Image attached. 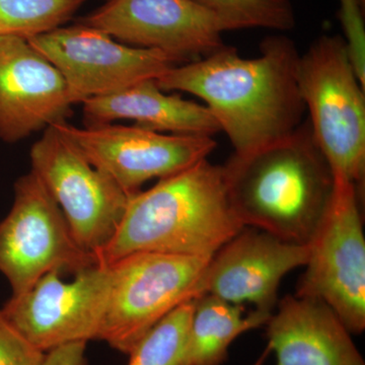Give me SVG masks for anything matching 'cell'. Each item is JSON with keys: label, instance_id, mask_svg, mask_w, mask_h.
<instances>
[{"label": "cell", "instance_id": "obj_1", "mask_svg": "<svg viewBox=\"0 0 365 365\" xmlns=\"http://www.w3.org/2000/svg\"><path fill=\"white\" fill-rule=\"evenodd\" d=\"M300 54L294 41L272 35L260 55L244 58L230 46L179 64L157 81L205 103L235 155H246L289 135L302 123L306 106L299 86Z\"/></svg>", "mask_w": 365, "mask_h": 365}, {"label": "cell", "instance_id": "obj_2", "mask_svg": "<svg viewBox=\"0 0 365 365\" xmlns=\"http://www.w3.org/2000/svg\"><path fill=\"white\" fill-rule=\"evenodd\" d=\"M235 215L245 227L309 245L332 202L335 180L309 120L289 135L223 165Z\"/></svg>", "mask_w": 365, "mask_h": 365}, {"label": "cell", "instance_id": "obj_3", "mask_svg": "<svg viewBox=\"0 0 365 365\" xmlns=\"http://www.w3.org/2000/svg\"><path fill=\"white\" fill-rule=\"evenodd\" d=\"M244 227L223 165L204 160L133 194L98 260L112 264L141 252L212 257Z\"/></svg>", "mask_w": 365, "mask_h": 365}, {"label": "cell", "instance_id": "obj_4", "mask_svg": "<svg viewBox=\"0 0 365 365\" xmlns=\"http://www.w3.org/2000/svg\"><path fill=\"white\" fill-rule=\"evenodd\" d=\"M299 86L314 139L334 180L352 182L364 195V86L344 38L321 36L300 55Z\"/></svg>", "mask_w": 365, "mask_h": 365}, {"label": "cell", "instance_id": "obj_5", "mask_svg": "<svg viewBox=\"0 0 365 365\" xmlns=\"http://www.w3.org/2000/svg\"><path fill=\"white\" fill-rule=\"evenodd\" d=\"M211 258L141 252L108 264L111 288L98 340L129 354L158 322L204 294Z\"/></svg>", "mask_w": 365, "mask_h": 365}, {"label": "cell", "instance_id": "obj_6", "mask_svg": "<svg viewBox=\"0 0 365 365\" xmlns=\"http://www.w3.org/2000/svg\"><path fill=\"white\" fill-rule=\"evenodd\" d=\"M101 264L72 235L66 216L31 170L14 184V200L0 222V273L16 297L46 274L76 275Z\"/></svg>", "mask_w": 365, "mask_h": 365}, {"label": "cell", "instance_id": "obj_7", "mask_svg": "<svg viewBox=\"0 0 365 365\" xmlns=\"http://www.w3.org/2000/svg\"><path fill=\"white\" fill-rule=\"evenodd\" d=\"M30 157L31 170L58 204L76 241L98 258L133 194L91 165L56 124L43 131Z\"/></svg>", "mask_w": 365, "mask_h": 365}, {"label": "cell", "instance_id": "obj_8", "mask_svg": "<svg viewBox=\"0 0 365 365\" xmlns=\"http://www.w3.org/2000/svg\"><path fill=\"white\" fill-rule=\"evenodd\" d=\"M359 190L335 180L332 202L312 241L294 295L321 300L351 334L365 330V239Z\"/></svg>", "mask_w": 365, "mask_h": 365}, {"label": "cell", "instance_id": "obj_9", "mask_svg": "<svg viewBox=\"0 0 365 365\" xmlns=\"http://www.w3.org/2000/svg\"><path fill=\"white\" fill-rule=\"evenodd\" d=\"M58 69L74 105L111 95L182 64L160 50L117 42L97 29L60 26L28 40Z\"/></svg>", "mask_w": 365, "mask_h": 365}, {"label": "cell", "instance_id": "obj_10", "mask_svg": "<svg viewBox=\"0 0 365 365\" xmlns=\"http://www.w3.org/2000/svg\"><path fill=\"white\" fill-rule=\"evenodd\" d=\"M46 274L25 294L11 297L1 309L6 318L41 351L71 343L98 340L111 288V268L98 264L76 274Z\"/></svg>", "mask_w": 365, "mask_h": 365}, {"label": "cell", "instance_id": "obj_11", "mask_svg": "<svg viewBox=\"0 0 365 365\" xmlns=\"http://www.w3.org/2000/svg\"><path fill=\"white\" fill-rule=\"evenodd\" d=\"M56 125L91 165L130 194L150 180L172 176L207 160L217 145L211 136L160 133L136 125Z\"/></svg>", "mask_w": 365, "mask_h": 365}, {"label": "cell", "instance_id": "obj_12", "mask_svg": "<svg viewBox=\"0 0 365 365\" xmlns=\"http://www.w3.org/2000/svg\"><path fill=\"white\" fill-rule=\"evenodd\" d=\"M78 24L123 44L160 50L182 63L222 48L227 25L193 0H108Z\"/></svg>", "mask_w": 365, "mask_h": 365}, {"label": "cell", "instance_id": "obj_13", "mask_svg": "<svg viewBox=\"0 0 365 365\" xmlns=\"http://www.w3.org/2000/svg\"><path fill=\"white\" fill-rule=\"evenodd\" d=\"M311 245L283 241L259 228L244 227L209 261L204 294L273 314L281 280L306 265Z\"/></svg>", "mask_w": 365, "mask_h": 365}, {"label": "cell", "instance_id": "obj_14", "mask_svg": "<svg viewBox=\"0 0 365 365\" xmlns=\"http://www.w3.org/2000/svg\"><path fill=\"white\" fill-rule=\"evenodd\" d=\"M73 105L58 69L28 40L0 37V139L18 143L66 122Z\"/></svg>", "mask_w": 365, "mask_h": 365}, {"label": "cell", "instance_id": "obj_15", "mask_svg": "<svg viewBox=\"0 0 365 365\" xmlns=\"http://www.w3.org/2000/svg\"><path fill=\"white\" fill-rule=\"evenodd\" d=\"M266 324L276 365H365L352 334L321 300L287 295Z\"/></svg>", "mask_w": 365, "mask_h": 365}, {"label": "cell", "instance_id": "obj_16", "mask_svg": "<svg viewBox=\"0 0 365 365\" xmlns=\"http://www.w3.org/2000/svg\"><path fill=\"white\" fill-rule=\"evenodd\" d=\"M163 91L155 79H145L111 95L88 98L83 103L86 126L128 119L160 133L213 137L222 131L205 105Z\"/></svg>", "mask_w": 365, "mask_h": 365}, {"label": "cell", "instance_id": "obj_17", "mask_svg": "<svg viewBox=\"0 0 365 365\" xmlns=\"http://www.w3.org/2000/svg\"><path fill=\"white\" fill-rule=\"evenodd\" d=\"M272 314L254 309L245 314L244 306L215 295L197 297L189 334L191 365H222L228 348L242 334L265 326Z\"/></svg>", "mask_w": 365, "mask_h": 365}, {"label": "cell", "instance_id": "obj_18", "mask_svg": "<svg viewBox=\"0 0 365 365\" xmlns=\"http://www.w3.org/2000/svg\"><path fill=\"white\" fill-rule=\"evenodd\" d=\"M195 300L184 302L150 329L129 353L128 365H191L189 334Z\"/></svg>", "mask_w": 365, "mask_h": 365}, {"label": "cell", "instance_id": "obj_19", "mask_svg": "<svg viewBox=\"0 0 365 365\" xmlns=\"http://www.w3.org/2000/svg\"><path fill=\"white\" fill-rule=\"evenodd\" d=\"M86 0H0V37L30 40L71 20Z\"/></svg>", "mask_w": 365, "mask_h": 365}, {"label": "cell", "instance_id": "obj_20", "mask_svg": "<svg viewBox=\"0 0 365 365\" xmlns=\"http://www.w3.org/2000/svg\"><path fill=\"white\" fill-rule=\"evenodd\" d=\"M215 14L228 31L262 28L292 30L295 25L289 0H193Z\"/></svg>", "mask_w": 365, "mask_h": 365}, {"label": "cell", "instance_id": "obj_21", "mask_svg": "<svg viewBox=\"0 0 365 365\" xmlns=\"http://www.w3.org/2000/svg\"><path fill=\"white\" fill-rule=\"evenodd\" d=\"M45 355L0 309V365H44Z\"/></svg>", "mask_w": 365, "mask_h": 365}, {"label": "cell", "instance_id": "obj_22", "mask_svg": "<svg viewBox=\"0 0 365 365\" xmlns=\"http://www.w3.org/2000/svg\"><path fill=\"white\" fill-rule=\"evenodd\" d=\"M86 342L60 346L46 353L44 365H86Z\"/></svg>", "mask_w": 365, "mask_h": 365}, {"label": "cell", "instance_id": "obj_23", "mask_svg": "<svg viewBox=\"0 0 365 365\" xmlns=\"http://www.w3.org/2000/svg\"><path fill=\"white\" fill-rule=\"evenodd\" d=\"M270 350L268 349L267 347H266L265 351L263 352V354L261 355L260 359L257 360L256 362H255L254 365H264V362H265L266 359H267L268 355L270 354Z\"/></svg>", "mask_w": 365, "mask_h": 365}, {"label": "cell", "instance_id": "obj_24", "mask_svg": "<svg viewBox=\"0 0 365 365\" xmlns=\"http://www.w3.org/2000/svg\"><path fill=\"white\" fill-rule=\"evenodd\" d=\"M357 2H359L360 7L364 11L365 0H357Z\"/></svg>", "mask_w": 365, "mask_h": 365}]
</instances>
